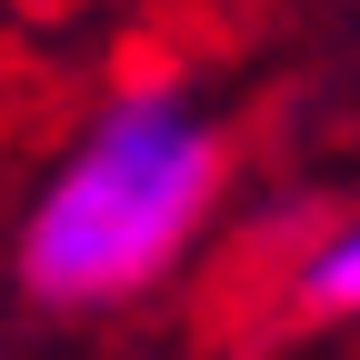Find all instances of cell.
I'll list each match as a JSON object with an SVG mask.
<instances>
[{
	"label": "cell",
	"mask_w": 360,
	"mask_h": 360,
	"mask_svg": "<svg viewBox=\"0 0 360 360\" xmlns=\"http://www.w3.org/2000/svg\"><path fill=\"white\" fill-rule=\"evenodd\" d=\"M350 300H360V240H350V231H330L321 250L300 260V310H321V321H340Z\"/></svg>",
	"instance_id": "cell-2"
},
{
	"label": "cell",
	"mask_w": 360,
	"mask_h": 360,
	"mask_svg": "<svg viewBox=\"0 0 360 360\" xmlns=\"http://www.w3.org/2000/svg\"><path fill=\"white\" fill-rule=\"evenodd\" d=\"M220 200V130L180 90H120L20 220V281L51 310L141 300Z\"/></svg>",
	"instance_id": "cell-1"
}]
</instances>
